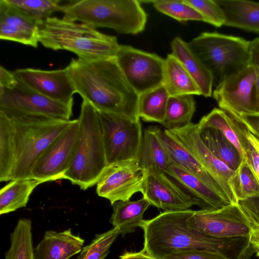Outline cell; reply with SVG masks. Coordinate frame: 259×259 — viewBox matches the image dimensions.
<instances>
[{"label":"cell","instance_id":"cell-1","mask_svg":"<svg viewBox=\"0 0 259 259\" xmlns=\"http://www.w3.org/2000/svg\"><path fill=\"white\" fill-rule=\"evenodd\" d=\"M194 210L163 211L144 220L143 250L157 259L171 252L203 249L222 254L229 259H251L255 251L249 236L215 238L205 235L187 225V219Z\"/></svg>","mask_w":259,"mask_h":259},{"label":"cell","instance_id":"cell-2","mask_svg":"<svg viewBox=\"0 0 259 259\" xmlns=\"http://www.w3.org/2000/svg\"><path fill=\"white\" fill-rule=\"evenodd\" d=\"M66 67L76 93L98 111L140 120L139 95L126 80L115 57L72 59Z\"/></svg>","mask_w":259,"mask_h":259},{"label":"cell","instance_id":"cell-3","mask_svg":"<svg viewBox=\"0 0 259 259\" xmlns=\"http://www.w3.org/2000/svg\"><path fill=\"white\" fill-rule=\"evenodd\" d=\"M38 41L44 47L71 52L78 58L94 60L114 57L120 45L117 38L85 24L57 17L38 22Z\"/></svg>","mask_w":259,"mask_h":259},{"label":"cell","instance_id":"cell-4","mask_svg":"<svg viewBox=\"0 0 259 259\" xmlns=\"http://www.w3.org/2000/svg\"><path fill=\"white\" fill-rule=\"evenodd\" d=\"M61 12L64 19L126 34L143 31L148 18L141 2L137 0L70 1L62 5Z\"/></svg>","mask_w":259,"mask_h":259},{"label":"cell","instance_id":"cell-5","mask_svg":"<svg viewBox=\"0 0 259 259\" xmlns=\"http://www.w3.org/2000/svg\"><path fill=\"white\" fill-rule=\"evenodd\" d=\"M78 120L75 152L63 179L84 190L97 184L108 164L97 110L83 100Z\"/></svg>","mask_w":259,"mask_h":259},{"label":"cell","instance_id":"cell-6","mask_svg":"<svg viewBox=\"0 0 259 259\" xmlns=\"http://www.w3.org/2000/svg\"><path fill=\"white\" fill-rule=\"evenodd\" d=\"M8 115L12 119L15 128V162L11 181L31 179L32 170L39 158L72 120Z\"/></svg>","mask_w":259,"mask_h":259},{"label":"cell","instance_id":"cell-7","mask_svg":"<svg viewBox=\"0 0 259 259\" xmlns=\"http://www.w3.org/2000/svg\"><path fill=\"white\" fill-rule=\"evenodd\" d=\"M211 72L216 87L249 64L250 41L217 32H204L188 42Z\"/></svg>","mask_w":259,"mask_h":259},{"label":"cell","instance_id":"cell-8","mask_svg":"<svg viewBox=\"0 0 259 259\" xmlns=\"http://www.w3.org/2000/svg\"><path fill=\"white\" fill-rule=\"evenodd\" d=\"M98 112L108 165L137 160L143 135L140 120H133L112 113Z\"/></svg>","mask_w":259,"mask_h":259},{"label":"cell","instance_id":"cell-9","mask_svg":"<svg viewBox=\"0 0 259 259\" xmlns=\"http://www.w3.org/2000/svg\"><path fill=\"white\" fill-rule=\"evenodd\" d=\"M256 75L250 64L227 78L212 92L220 109L233 118L259 113Z\"/></svg>","mask_w":259,"mask_h":259},{"label":"cell","instance_id":"cell-10","mask_svg":"<svg viewBox=\"0 0 259 259\" xmlns=\"http://www.w3.org/2000/svg\"><path fill=\"white\" fill-rule=\"evenodd\" d=\"M73 105L51 99L18 81L10 89L0 86V111L9 115L39 116L70 120Z\"/></svg>","mask_w":259,"mask_h":259},{"label":"cell","instance_id":"cell-11","mask_svg":"<svg viewBox=\"0 0 259 259\" xmlns=\"http://www.w3.org/2000/svg\"><path fill=\"white\" fill-rule=\"evenodd\" d=\"M115 58L126 80L139 95L163 84L164 59L157 54L120 45Z\"/></svg>","mask_w":259,"mask_h":259},{"label":"cell","instance_id":"cell-12","mask_svg":"<svg viewBox=\"0 0 259 259\" xmlns=\"http://www.w3.org/2000/svg\"><path fill=\"white\" fill-rule=\"evenodd\" d=\"M187 225L199 232L215 238L249 236L250 221L238 203L215 209L194 210Z\"/></svg>","mask_w":259,"mask_h":259},{"label":"cell","instance_id":"cell-13","mask_svg":"<svg viewBox=\"0 0 259 259\" xmlns=\"http://www.w3.org/2000/svg\"><path fill=\"white\" fill-rule=\"evenodd\" d=\"M78 127V119L72 120L39 158L32 170L31 179L41 183L64 179L73 157Z\"/></svg>","mask_w":259,"mask_h":259},{"label":"cell","instance_id":"cell-14","mask_svg":"<svg viewBox=\"0 0 259 259\" xmlns=\"http://www.w3.org/2000/svg\"><path fill=\"white\" fill-rule=\"evenodd\" d=\"M146 175L136 160L108 165L96 184V192L111 205L117 201L128 200L135 193L142 192Z\"/></svg>","mask_w":259,"mask_h":259},{"label":"cell","instance_id":"cell-15","mask_svg":"<svg viewBox=\"0 0 259 259\" xmlns=\"http://www.w3.org/2000/svg\"><path fill=\"white\" fill-rule=\"evenodd\" d=\"M13 72L19 82L31 90L55 101L73 103L76 93L67 67L53 70L23 68Z\"/></svg>","mask_w":259,"mask_h":259},{"label":"cell","instance_id":"cell-16","mask_svg":"<svg viewBox=\"0 0 259 259\" xmlns=\"http://www.w3.org/2000/svg\"><path fill=\"white\" fill-rule=\"evenodd\" d=\"M151 205L164 211L190 209L195 200L165 174L147 172L142 191Z\"/></svg>","mask_w":259,"mask_h":259},{"label":"cell","instance_id":"cell-17","mask_svg":"<svg viewBox=\"0 0 259 259\" xmlns=\"http://www.w3.org/2000/svg\"><path fill=\"white\" fill-rule=\"evenodd\" d=\"M169 131L206 170L236 197L230 186V181L235 170L218 158L207 148L200 137L197 124L191 122L183 127Z\"/></svg>","mask_w":259,"mask_h":259},{"label":"cell","instance_id":"cell-18","mask_svg":"<svg viewBox=\"0 0 259 259\" xmlns=\"http://www.w3.org/2000/svg\"><path fill=\"white\" fill-rule=\"evenodd\" d=\"M0 38L37 48L38 22L0 0Z\"/></svg>","mask_w":259,"mask_h":259},{"label":"cell","instance_id":"cell-19","mask_svg":"<svg viewBox=\"0 0 259 259\" xmlns=\"http://www.w3.org/2000/svg\"><path fill=\"white\" fill-rule=\"evenodd\" d=\"M158 134L161 142L175 162L198 177L230 204L238 203L236 198L206 170L169 130H162L159 128Z\"/></svg>","mask_w":259,"mask_h":259},{"label":"cell","instance_id":"cell-20","mask_svg":"<svg viewBox=\"0 0 259 259\" xmlns=\"http://www.w3.org/2000/svg\"><path fill=\"white\" fill-rule=\"evenodd\" d=\"M165 174L193 198L201 209H219L231 204L198 177L174 161Z\"/></svg>","mask_w":259,"mask_h":259},{"label":"cell","instance_id":"cell-21","mask_svg":"<svg viewBox=\"0 0 259 259\" xmlns=\"http://www.w3.org/2000/svg\"><path fill=\"white\" fill-rule=\"evenodd\" d=\"M84 240L71 229L57 232L47 231L34 248L35 259H69L79 253Z\"/></svg>","mask_w":259,"mask_h":259},{"label":"cell","instance_id":"cell-22","mask_svg":"<svg viewBox=\"0 0 259 259\" xmlns=\"http://www.w3.org/2000/svg\"><path fill=\"white\" fill-rule=\"evenodd\" d=\"M171 54L178 59L195 80L205 97L212 96L213 79L209 70L191 50L188 42L180 37L170 42Z\"/></svg>","mask_w":259,"mask_h":259},{"label":"cell","instance_id":"cell-23","mask_svg":"<svg viewBox=\"0 0 259 259\" xmlns=\"http://www.w3.org/2000/svg\"><path fill=\"white\" fill-rule=\"evenodd\" d=\"M158 128L145 130L137 161L147 172L165 174L173 160L159 138Z\"/></svg>","mask_w":259,"mask_h":259},{"label":"cell","instance_id":"cell-24","mask_svg":"<svg viewBox=\"0 0 259 259\" xmlns=\"http://www.w3.org/2000/svg\"><path fill=\"white\" fill-rule=\"evenodd\" d=\"M223 9L225 26L259 33V3L246 0H215Z\"/></svg>","mask_w":259,"mask_h":259},{"label":"cell","instance_id":"cell-25","mask_svg":"<svg viewBox=\"0 0 259 259\" xmlns=\"http://www.w3.org/2000/svg\"><path fill=\"white\" fill-rule=\"evenodd\" d=\"M163 85L169 96L201 95L195 80L181 62L171 54L164 59Z\"/></svg>","mask_w":259,"mask_h":259},{"label":"cell","instance_id":"cell-26","mask_svg":"<svg viewBox=\"0 0 259 259\" xmlns=\"http://www.w3.org/2000/svg\"><path fill=\"white\" fill-rule=\"evenodd\" d=\"M150 205L143 197L137 200L117 201L112 205L110 222L113 228H118L120 235L124 236L141 227L144 220V214Z\"/></svg>","mask_w":259,"mask_h":259},{"label":"cell","instance_id":"cell-27","mask_svg":"<svg viewBox=\"0 0 259 259\" xmlns=\"http://www.w3.org/2000/svg\"><path fill=\"white\" fill-rule=\"evenodd\" d=\"M41 183L33 179L11 181L0 191V214L25 207L34 189Z\"/></svg>","mask_w":259,"mask_h":259},{"label":"cell","instance_id":"cell-28","mask_svg":"<svg viewBox=\"0 0 259 259\" xmlns=\"http://www.w3.org/2000/svg\"><path fill=\"white\" fill-rule=\"evenodd\" d=\"M15 128L11 117L0 111V181H11L15 162Z\"/></svg>","mask_w":259,"mask_h":259},{"label":"cell","instance_id":"cell-29","mask_svg":"<svg viewBox=\"0 0 259 259\" xmlns=\"http://www.w3.org/2000/svg\"><path fill=\"white\" fill-rule=\"evenodd\" d=\"M199 132L205 145L218 158L233 170L237 169L241 162V157L235 147L220 131L208 128L199 130Z\"/></svg>","mask_w":259,"mask_h":259},{"label":"cell","instance_id":"cell-30","mask_svg":"<svg viewBox=\"0 0 259 259\" xmlns=\"http://www.w3.org/2000/svg\"><path fill=\"white\" fill-rule=\"evenodd\" d=\"M169 97L162 84L139 95L138 112L140 118L147 122L162 124Z\"/></svg>","mask_w":259,"mask_h":259},{"label":"cell","instance_id":"cell-31","mask_svg":"<svg viewBox=\"0 0 259 259\" xmlns=\"http://www.w3.org/2000/svg\"><path fill=\"white\" fill-rule=\"evenodd\" d=\"M196 106L192 95L169 96L164 119L161 124L165 130H173L190 123Z\"/></svg>","mask_w":259,"mask_h":259},{"label":"cell","instance_id":"cell-32","mask_svg":"<svg viewBox=\"0 0 259 259\" xmlns=\"http://www.w3.org/2000/svg\"><path fill=\"white\" fill-rule=\"evenodd\" d=\"M11 245L5 259H35L33 245L32 222L29 219H19L10 235Z\"/></svg>","mask_w":259,"mask_h":259},{"label":"cell","instance_id":"cell-33","mask_svg":"<svg viewBox=\"0 0 259 259\" xmlns=\"http://www.w3.org/2000/svg\"><path fill=\"white\" fill-rule=\"evenodd\" d=\"M197 124L199 130L210 128L220 131L235 147L242 159V148L236 122L226 111L215 108Z\"/></svg>","mask_w":259,"mask_h":259},{"label":"cell","instance_id":"cell-34","mask_svg":"<svg viewBox=\"0 0 259 259\" xmlns=\"http://www.w3.org/2000/svg\"><path fill=\"white\" fill-rule=\"evenodd\" d=\"M230 186L238 201L259 193V183L253 172L244 159L235 170Z\"/></svg>","mask_w":259,"mask_h":259},{"label":"cell","instance_id":"cell-35","mask_svg":"<svg viewBox=\"0 0 259 259\" xmlns=\"http://www.w3.org/2000/svg\"><path fill=\"white\" fill-rule=\"evenodd\" d=\"M145 2L151 3L156 10L179 22H206L204 17L186 0H155Z\"/></svg>","mask_w":259,"mask_h":259},{"label":"cell","instance_id":"cell-36","mask_svg":"<svg viewBox=\"0 0 259 259\" xmlns=\"http://www.w3.org/2000/svg\"><path fill=\"white\" fill-rule=\"evenodd\" d=\"M22 13L40 22L50 17L55 12L61 11L60 0H6Z\"/></svg>","mask_w":259,"mask_h":259},{"label":"cell","instance_id":"cell-37","mask_svg":"<svg viewBox=\"0 0 259 259\" xmlns=\"http://www.w3.org/2000/svg\"><path fill=\"white\" fill-rule=\"evenodd\" d=\"M119 235L120 233L117 228L96 235L90 244L82 248L77 259H104L109 252L111 245Z\"/></svg>","mask_w":259,"mask_h":259},{"label":"cell","instance_id":"cell-38","mask_svg":"<svg viewBox=\"0 0 259 259\" xmlns=\"http://www.w3.org/2000/svg\"><path fill=\"white\" fill-rule=\"evenodd\" d=\"M236 122L242 148V159L251 168L259 183V138L243 124Z\"/></svg>","mask_w":259,"mask_h":259},{"label":"cell","instance_id":"cell-39","mask_svg":"<svg viewBox=\"0 0 259 259\" xmlns=\"http://www.w3.org/2000/svg\"><path fill=\"white\" fill-rule=\"evenodd\" d=\"M186 1L204 17L206 23L218 27L225 25V14L215 0Z\"/></svg>","mask_w":259,"mask_h":259},{"label":"cell","instance_id":"cell-40","mask_svg":"<svg viewBox=\"0 0 259 259\" xmlns=\"http://www.w3.org/2000/svg\"><path fill=\"white\" fill-rule=\"evenodd\" d=\"M162 259H229L219 253L203 249H189L172 252Z\"/></svg>","mask_w":259,"mask_h":259},{"label":"cell","instance_id":"cell-41","mask_svg":"<svg viewBox=\"0 0 259 259\" xmlns=\"http://www.w3.org/2000/svg\"><path fill=\"white\" fill-rule=\"evenodd\" d=\"M238 204L253 223L259 225V193L238 201Z\"/></svg>","mask_w":259,"mask_h":259},{"label":"cell","instance_id":"cell-42","mask_svg":"<svg viewBox=\"0 0 259 259\" xmlns=\"http://www.w3.org/2000/svg\"><path fill=\"white\" fill-rule=\"evenodd\" d=\"M249 64L254 68L256 75V92L259 104V38L250 41Z\"/></svg>","mask_w":259,"mask_h":259},{"label":"cell","instance_id":"cell-43","mask_svg":"<svg viewBox=\"0 0 259 259\" xmlns=\"http://www.w3.org/2000/svg\"><path fill=\"white\" fill-rule=\"evenodd\" d=\"M233 119L243 124L248 131L259 138V113L243 115Z\"/></svg>","mask_w":259,"mask_h":259},{"label":"cell","instance_id":"cell-44","mask_svg":"<svg viewBox=\"0 0 259 259\" xmlns=\"http://www.w3.org/2000/svg\"><path fill=\"white\" fill-rule=\"evenodd\" d=\"M18 82L13 72H11L2 65L0 66V86L10 89L14 87Z\"/></svg>","mask_w":259,"mask_h":259},{"label":"cell","instance_id":"cell-45","mask_svg":"<svg viewBox=\"0 0 259 259\" xmlns=\"http://www.w3.org/2000/svg\"><path fill=\"white\" fill-rule=\"evenodd\" d=\"M250 242L256 253V256L259 257V225L253 223L250 221Z\"/></svg>","mask_w":259,"mask_h":259},{"label":"cell","instance_id":"cell-46","mask_svg":"<svg viewBox=\"0 0 259 259\" xmlns=\"http://www.w3.org/2000/svg\"><path fill=\"white\" fill-rule=\"evenodd\" d=\"M119 259H157L145 252L143 249L139 252H125Z\"/></svg>","mask_w":259,"mask_h":259}]
</instances>
